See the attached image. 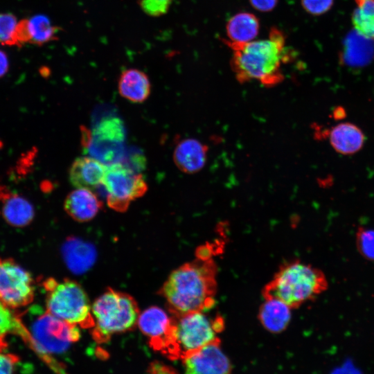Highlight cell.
Instances as JSON below:
<instances>
[{
    "label": "cell",
    "instance_id": "obj_16",
    "mask_svg": "<svg viewBox=\"0 0 374 374\" xmlns=\"http://www.w3.org/2000/svg\"><path fill=\"white\" fill-rule=\"evenodd\" d=\"M103 206L97 195L89 189L76 188L65 198L64 208L74 220L84 222L91 220Z\"/></svg>",
    "mask_w": 374,
    "mask_h": 374
},
{
    "label": "cell",
    "instance_id": "obj_21",
    "mask_svg": "<svg viewBox=\"0 0 374 374\" xmlns=\"http://www.w3.org/2000/svg\"><path fill=\"white\" fill-rule=\"evenodd\" d=\"M260 21L251 12H240L231 17L226 25L227 41L234 43L251 42L258 36Z\"/></svg>",
    "mask_w": 374,
    "mask_h": 374
},
{
    "label": "cell",
    "instance_id": "obj_31",
    "mask_svg": "<svg viewBox=\"0 0 374 374\" xmlns=\"http://www.w3.org/2000/svg\"><path fill=\"white\" fill-rule=\"evenodd\" d=\"M148 374H178L172 367L161 362H153L148 368Z\"/></svg>",
    "mask_w": 374,
    "mask_h": 374
},
{
    "label": "cell",
    "instance_id": "obj_7",
    "mask_svg": "<svg viewBox=\"0 0 374 374\" xmlns=\"http://www.w3.org/2000/svg\"><path fill=\"white\" fill-rule=\"evenodd\" d=\"M35 316L30 326L28 344L43 355L58 353L67 349L80 337V328L61 320L37 307L29 309Z\"/></svg>",
    "mask_w": 374,
    "mask_h": 374
},
{
    "label": "cell",
    "instance_id": "obj_4",
    "mask_svg": "<svg viewBox=\"0 0 374 374\" xmlns=\"http://www.w3.org/2000/svg\"><path fill=\"white\" fill-rule=\"evenodd\" d=\"M172 317L170 337L163 353L168 358L183 360L206 346L220 341L219 335L224 329L222 316L193 312Z\"/></svg>",
    "mask_w": 374,
    "mask_h": 374
},
{
    "label": "cell",
    "instance_id": "obj_30",
    "mask_svg": "<svg viewBox=\"0 0 374 374\" xmlns=\"http://www.w3.org/2000/svg\"><path fill=\"white\" fill-rule=\"evenodd\" d=\"M278 0H249L251 5L260 12H269L276 6Z\"/></svg>",
    "mask_w": 374,
    "mask_h": 374
},
{
    "label": "cell",
    "instance_id": "obj_19",
    "mask_svg": "<svg viewBox=\"0 0 374 374\" xmlns=\"http://www.w3.org/2000/svg\"><path fill=\"white\" fill-rule=\"evenodd\" d=\"M292 309L277 299H265L259 308L258 319L262 327L271 333H280L289 326Z\"/></svg>",
    "mask_w": 374,
    "mask_h": 374
},
{
    "label": "cell",
    "instance_id": "obj_17",
    "mask_svg": "<svg viewBox=\"0 0 374 374\" xmlns=\"http://www.w3.org/2000/svg\"><path fill=\"white\" fill-rule=\"evenodd\" d=\"M207 148L198 140L185 139L175 147L173 159L175 165L185 173H195L205 165Z\"/></svg>",
    "mask_w": 374,
    "mask_h": 374
},
{
    "label": "cell",
    "instance_id": "obj_32",
    "mask_svg": "<svg viewBox=\"0 0 374 374\" xmlns=\"http://www.w3.org/2000/svg\"><path fill=\"white\" fill-rule=\"evenodd\" d=\"M9 61L6 53L0 50V78L3 77L8 71Z\"/></svg>",
    "mask_w": 374,
    "mask_h": 374
},
{
    "label": "cell",
    "instance_id": "obj_12",
    "mask_svg": "<svg viewBox=\"0 0 374 374\" xmlns=\"http://www.w3.org/2000/svg\"><path fill=\"white\" fill-rule=\"evenodd\" d=\"M137 326L148 338L153 349L163 354L169 342L172 317L157 306H151L140 313Z\"/></svg>",
    "mask_w": 374,
    "mask_h": 374
},
{
    "label": "cell",
    "instance_id": "obj_26",
    "mask_svg": "<svg viewBox=\"0 0 374 374\" xmlns=\"http://www.w3.org/2000/svg\"><path fill=\"white\" fill-rule=\"evenodd\" d=\"M355 241L358 252L366 260L374 261V229L358 227Z\"/></svg>",
    "mask_w": 374,
    "mask_h": 374
},
{
    "label": "cell",
    "instance_id": "obj_9",
    "mask_svg": "<svg viewBox=\"0 0 374 374\" xmlns=\"http://www.w3.org/2000/svg\"><path fill=\"white\" fill-rule=\"evenodd\" d=\"M107 203L118 212H125L130 203L142 197L148 190L143 175L122 162L107 165L103 179Z\"/></svg>",
    "mask_w": 374,
    "mask_h": 374
},
{
    "label": "cell",
    "instance_id": "obj_10",
    "mask_svg": "<svg viewBox=\"0 0 374 374\" xmlns=\"http://www.w3.org/2000/svg\"><path fill=\"white\" fill-rule=\"evenodd\" d=\"M34 296L31 274L13 260L0 257V301L17 309L30 305Z\"/></svg>",
    "mask_w": 374,
    "mask_h": 374
},
{
    "label": "cell",
    "instance_id": "obj_28",
    "mask_svg": "<svg viewBox=\"0 0 374 374\" xmlns=\"http://www.w3.org/2000/svg\"><path fill=\"white\" fill-rule=\"evenodd\" d=\"M333 0H301L303 8L310 14L320 15L330 10Z\"/></svg>",
    "mask_w": 374,
    "mask_h": 374
},
{
    "label": "cell",
    "instance_id": "obj_3",
    "mask_svg": "<svg viewBox=\"0 0 374 374\" xmlns=\"http://www.w3.org/2000/svg\"><path fill=\"white\" fill-rule=\"evenodd\" d=\"M328 287V280L321 269L293 260L279 267L263 287L262 294L265 299H277L296 309L317 299Z\"/></svg>",
    "mask_w": 374,
    "mask_h": 374
},
{
    "label": "cell",
    "instance_id": "obj_24",
    "mask_svg": "<svg viewBox=\"0 0 374 374\" xmlns=\"http://www.w3.org/2000/svg\"><path fill=\"white\" fill-rule=\"evenodd\" d=\"M10 308L0 301V337L8 334L20 336L26 342L29 340V333L24 324L21 316L16 314Z\"/></svg>",
    "mask_w": 374,
    "mask_h": 374
},
{
    "label": "cell",
    "instance_id": "obj_11",
    "mask_svg": "<svg viewBox=\"0 0 374 374\" xmlns=\"http://www.w3.org/2000/svg\"><path fill=\"white\" fill-rule=\"evenodd\" d=\"M184 374H232V365L221 341L206 346L183 360Z\"/></svg>",
    "mask_w": 374,
    "mask_h": 374
},
{
    "label": "cell",
    "instance_id": "obj_18",
    "mask_svg": "<svg viewBox=\"0 0 374 374\" xmlns=\"http://www.w3.org/2000/svg\"><path fill=\"white\" fill-rule=\"evenodd\" d=\"M118 89L120 95L126 100L141 103L150 96L151 84L145 73L138 69L130 68L121 73Z\"/></svg>",
    "mask_w": 374,
    "mask_h": 374
},
{
    "label": "cell",
    "instance_id": "obj_20",
    "mask_svg": "<svg viewBox=\"0 0 374 374\" xmlns=\"http://www.w3.org/2000/svg\"><path fill=\"white\" fill-rule=\"evenodd\" d=\"M62 253L68 267L77 274L87 271L96 259L95 248L77 238H70L66 241Z\"/></svg>",
    "mask_w": 374,
    "mask_h": 374
},
{
    "label": "cell",
    "instance_id": "obj_29",
    "mask_svg": "<svg viewBox=\"0 0 374 374\" xmlns=\"http://www.w3.org/2000/svg\"><path fill=\"white\" fill-rule=\"evenodd\" d=\"M18 362L17 355L0 352V374H12Z\"/></svg>",
    "mask_w": 374,
    "mask_h": 374
},
{
    "label": "cell",
    "instance_id": "obj_6",
    "mask_svg": "<svg viewBox=\"0 0 374 374\" xmlns=\"http://www.w3.org/2000/svg\"><path fill=\"white\" fill-rule=\"evenodd\" d=\"M46 310L54 317L82 328L91 329L94 320L89 299L76 281L49 278L43 282Z\"/></svg>",
    "mask_w": 374,
    "mask_h": 374
},
{
    "label": "cell",
    "instance_id": "obj_1",
    "mask_svg": "<svg viewBox=\"0 0 374 374\" xmlns=\"http://www.w3.org/2000/svg\"><path fill=\"white\" fill-rule=\"evenodd\" d=\"M211 249L208 245L198 249L196 258L173 270L163 284L159 293L171 315L207 312L214 306L217 266Z\"/></svg>",
    "mask_w": 374,
    "mask_h": 374
},
{
    "label": "cell",
    "instance_id": "obj_22",
    "mask_svg": "<svg viewBox=\"0 0 374 374\" xmlns=\"http://www.w3.org/2000/svg\"><path fill=\"white\" fill-rule=\"evenodd\" d=\"M364 136L359 128L344 123L334 127L330 133V141L332 147L344 154H353L363 145Z\"/></svg>",
    "mask_w": 374,
    "mask_h": 374
},
{
    "label": "cell",
    "instance_id": "obj_13",
    "mask_svg": "<svg viewBox=\"0 0 374 374\" xmlns=\"http://www.w3.org/2000/svg\"><path fill=\"white\" fill-rule=\"evenodd\" d=\"M107 165L92 157L75 159L70 166V183L75 188L93 190L102 185Z\"/></svg>",
    "mask_w": 374,
    "mask_h": 374
},
{
    "label": "cell",
    "instance_id": "obj_23",
    "mask_svg": "<svg viewBox=\"0 0 374 374\" xmlns=\"http://www.w3.org/2000/svg\"><path fill=\"white\" fill-rule=\"evenodd\" d=\"M353 24L362 37L374 40V0H355Z\"/></svg>",
    "mask_w": 374,
    "mask_h": 374
},
{
    "label": "cell",
    "instance_id": "obj_2",
    "mask_svg": "<svg viewBox=\"0 0 374 374\" xmlns=\"http://www.w3.org/2000/svg\"><path fill=\"white\" fill-rule=\"evenodd\" d=\"M222 41L231 49L230 66L240 82H256L271 88L284 80V66L291 60V53L285 34L278 28H271L262 39L247 43Z\"/></svg>",
    "mask_w": 374,
    "mask_h": 374
},
{
    "label": "cell",
    "instance_id": "obj_27",
    "mask_svg": "<svg viewBox=\"0 0 374 374\" xmlns=\"http://www.w3.org/2000/svg\"><path fill=\"white\" fill-rule=\"evenodd\" d=\"M173 0H138L141 10L150 17H161L169 10Z\"/></svg>",
    "mask_w": 374,
    "mask_h": 374
},
{
    "label": "cell",
    "instance_id": "obj_25",
    "mask_svg": "<svg viewBox=\"0 0 374 374\" xmlns=\"http://www.w3.org/2000/svg\"><path fill=\"white\" fill-rule=\"evenodd\" d=\"M19 23L16 17L10 13H0V44L20 45Z\"/></svg>",
    "mask_w": 374,
    "mask_h": 374
},
{
    "label": "cell",
    "instance_id": "obj_14",
    "mask_svg": "<svg viewBox=\"0 0 374 374\" xmlns=\"http://www.w3.org/2000/svg\"><path fill=\"white\" fill-rule=\"evenodd\" d=\"M61 30L48 16L35 15L20 21V44L29 43L39 46L48 44L58 39Z\"/></svg>",
    "mask_w": 374,
    "mask_h": 374
},
{
    "label": "cell",
    "instance_id": "obj_15",
    "mask_svg": "<svg viewBox=\"0 0 374 374\" xmlns=\"http://www.w3.org/2000/svg\"><path fill=\"white\" fill-rule=\"evenodd\" d=\"M1 215L4 220L15 227L28 225L35 215L31 203L19 194L0 188Z\"/></svg>",
    "mask_w": 374,
    "mask_h": 374
},
{
    "label": "cell",
    "instance_id": "obj_8",
    "mask_svg": "<svg viewBox=\"0 0 374 374\" xmlns=\"http://www.w3.org/2000/svg\"><path fill=\"white\" fill-rule=\"evenodd\" d=\"M125 136L121 118L107 116L98 122L91 131L82 130V143L91 157L109 165L123 159Z\"/></svg>",
    "mask_w": 374,
    "mask_h": 374
},
{
    "label": "cell",
    "instance_id": "obj_5",
    "mask_svg": "<svg viewBox=\"0 0 374 374\" xmlns=\"http://www.w3.org/2000/svg\"><path fill=\"white\" fill-rule=\"evenodd\" d=\"M91 312L94 320L91 335L98 343L133 329L140 314L138 304L131 295L112 288L95 300Z\"/></svg>",
    "mask_w": 374,
    "mask_h": 374
}]
</instances>
